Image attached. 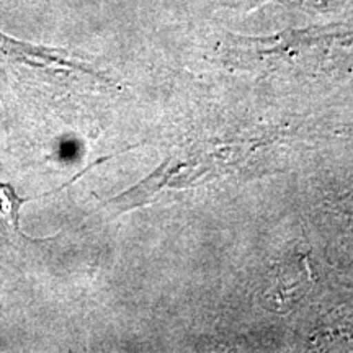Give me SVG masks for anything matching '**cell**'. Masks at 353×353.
<instances>
[{
    "instance_id": "obj_3",
    "label": "cell",
    "mask_w": 353,
    "mask_h": 353,
    "mask_svg": "<svg viewBox=\"0 0 353 353\" xmlns=\"http://www.w3.org/2000/svg\"><path fill=\"white\" fill-rule=\"evenodd\" d=\"M28 200L20 196L13 185L0 182V234L25 237L20 232V210Z\"/></svg>"
},
{
    "instance_id": "obj_1",
    "label": "cell",
    "mask_w": 353,
    "mask_h": 353,
    "mask_svg": "<svg viewBox=\"0 0 353 353\" xmlns=\"http://www.w3.org/2000/svg\"><path fill=\"white\" fill-rule=\"evenodd\" d=\"M254 148L252 141H247L237 144L200 145V149H195L196 152L188 149L187 156L167 159L148 179L121 195L108 200L107 205L117 213L139 208L154 200L164 188L193 187L201 183L208 175L228 172L231 167L244 161L254 151Z\"/></svg>"
},
{
    "instance_id": "obj_2",
    "label": "cell",
    "mask_w": 353,
    "mask_h": 353,
    "mask_svg": "<svg viewBox=\"0 0 353 353\" xmlns=\"http://www.w3.org/2000/svg\"><path fill=\"white\" fill-rule=\"evenodd\" d=\"M0 69L7 72L17 85L52 83L56 79L74 76V74L107 81L99 70L77 59L69 51L21 41L2 32H0Z\"/></svg>"
}]
</instances>
